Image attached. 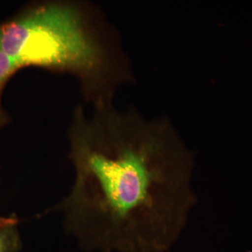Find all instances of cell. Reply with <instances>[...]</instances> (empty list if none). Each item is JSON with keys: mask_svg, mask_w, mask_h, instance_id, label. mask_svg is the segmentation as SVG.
Listing matches in <instances>:
<instances>
[{"mask_svg": "<svg viewBox=\"0 0 252 252\" xmlns=\"http://www.w3.org/2000/svg\"><path fill=\"white\" fill-rule=\"evenodd\" d=\"M73 114L70 192L54 209L89 252H154L170 246L196 204L195 158L167 118L94 104Z\"/></svg>", "mask_w": 252, "mask_h": 252, "instance_id": "1", "label": "cell"}, {"mask_svg": "<svg viewBox=\"0 0 252 252\" xmlns=\"http://www.w3.org/2000/svg\"><path fill=\"white\" fill-rule=\"evenodd\" d=\"M0 49L16 70L37 66L77 76L94 104L112 103L117 88L132 79L117 41L94 27L77 3L51 1L32 6L0 26Z\"/></svg>", "mask_w": 252, "mask_h": 252, "instance_id": "2", "label": "cell"}, {"mask_svg": "<svg viewBox=\"0 0 252 252\" xmlns=\"http://www.w3.org/2000/svg\"><path fill=\"white\" fill-rule=\"evenodd\" d=\"M18 221L0 227V252H20L23 242Z\"/></svg>", "mask_w": 252, "mask_h": 252, "instance_id": "3", "label": "cell"}, {"mask_svg": "<svg viewBox=\"0 0 252 252\" xmlns=\"http://www.w3.org/2000/svg\"><path fill=\"white\" fill-rule=\"evenodd\" d=\"M16 69L15 68L12 61L0 49V98H1V91L6 81L9 79L10 76L14 72ZM6 117L3 114L0 104V129L6 124Z\"/></svg>", "mask_w": 252, "mask_h": 252, "instance_id": "4", "label": "cell"}, {"mask_svg": "<svg viewBox=\"0 0 252 252\" xmlns=\"http://www.w3.org/2000/svg\"><path fill=\"white\" fill-rule=\"evenodd\" d=\"M18 220L16 217L0 216V227L14 223V222L18 221Z\"/></svg>", "mask_w": 252, "mask_h": 252, "instance_id": "5", "label": "cell"}]
</instances>
